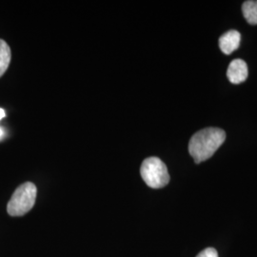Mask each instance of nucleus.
Here are the masks:
<instances>
[{"label":"nucleus","mask_w":257,"mask_h":257,"mask_svg":"<svg viewBox=\"0 0 257 257\" xmlns=\"http://www.w3.org/2000/svg\"><path fill=\"white\" fill-rule=\"evenodd\" d=\"M226 139L222 128H206L195 133L189 143V153L196 164L208 160Z\"/></svg>","instance_id":"nucleus-1"},{"label":"nucleus","mask_w":257,"mask_h":257,"mask_svg":"<svg viewBox=\"0 0 257 257\" xmlns=\"http://www.w3.org/2000/svg\"><path fill=\"white\" fill-rule=\"evenodd\" d=\"M37 190L32 182L20 185L15 191L7 205V211L11 216H22L33 209L37 199Z\"/></svg>","instance_id":"nucleus-2"},{"label":"nucleus","mask_w":257,"mask_h":257,"mask_svg":"<svg viewBox=\"0 0 257 257\" xmlns=\"http://www.w3.org/2000/svg\"><path fill=\"white\" fill-rule=\"evenodd\" d=\"M140 175L150 188L160 189L170 182V175L164 162L158 157L146 158L140 168Z\"/></svg>","instance_id":"nucleus-3"},{"label":"nucleus","mask_w":257,"mask_h":257,"mask_svg":"<svg viewBox=\"0 0 257 257\" xmlns=\"http://www.w3.org/2000/svg\"><path fill=\"white\" fill-rule=\"evenodd\" d=\"M248 66L242 59H234L230 62L227 71V76L230 83L240 84L248 77Z\"/></svg>","instance_id":"nucleus-4"},{"label":"nucleus","mask_w":257,"mask_h":257,"mask_svg":"<svg viewBox=\"0 0 257 257\" xmlns=\"http://www.w3.org/2000/svg\"><path fill=\"white\" fill-rule=\"evenodd\" d=\"M241 35L235 30H230L219 38L220 50L225 55H230L240 46Z\"/></svg>","instance_id":"nucleus-5"},{"label":"nucleus","mask_w":257,"mask_h":257,"mask_svg":"<svg viewBox=\"0 0 257 257\" xmlns=\"http://www.w3.org/2000/svg\"><path fill=\"white\" fill-rule=\"evenodd\" d=\"M244 18L250 25H257V0L245 1L242 5Z\"/></svg>","instance_id":"nucleus-6"},{"label":"nucleus","mask_w":257,"mask_h":257,"mask_svg":"<svg viewBox=\"0 0 257 257\" xmlns=\"http://www.w3.org/2000/svg\"><path fill=\"white\" fill-rule=\"evenodd\" d=\"M12 58V53L10 46L4 40L0 39V77L5 74L9 68Z\"/></svg>","instance_id":"nucleus-7"},{"label":"nucleus","mask_w":257,"mask_h":257,"mask_svg":"<svg viewBox=\"0 0 257 257\" xmlns=\"http://www.w3.org/2000/svg\"><path fill=\"white\" fill-rule=\"evenodd\" d=\"M196 257H218L216 249L213 248H207L202 250Z\"/></svg>","instance_id":"nucleus-8"},{"label":"nucleus","mask_w":257,"mask_h":257,"mask_svg":"<svg viewBox=\"0 0 257 257\" xmlns=\"http://www.w3.org/2000/svg\"><path fill=\"white\" fill-rule=\"evenodd\" d=\"M4 116H5V111H4V110L0 109V120L2 119Z\"/></svg>","instance_id":"nucleus-9"},{"label":"nucleus","mask_w":257,"mask_h":257,"mask_svg":"<svg viewBox=\"0 0 257 257\" xmlns=\"http://www.w3.org/2000/svg\"><path fill=\"white\" fill-rule=\"evenodd\" d=\"M3 134H4V133H3V130H2V128H0V138H2V137H3Z\"/></svg>","instance_id":"nucleus-10"}]
</instances>
